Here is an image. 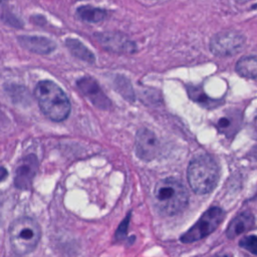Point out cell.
<instances>
[{
    "mask_svg": "<svg viewBox=\"0 0 257 257\" xmlns=\"http://www.w3.org/2000/svg\"><path fill=\"white\" fill-rule=\"evenodd\" d=\"M240 247L246 249L247 251H249L252 254H256L257 253V239L255 235H250V236H246L243 239L240 240L239 242Z\"/></svg>",
    "mask_w": 257,
    "mask_h": 257,
    "instance_id": "16",
    "label": "cell"
},
{
    "mask_svg": "<svg viewBox=\"0 0 257 257\" xmlns=\"http://www.w3.org/2000/svg\"><path fill=\"white\" fill-rule=\"evenodd\" d=\"M38 161L34 155H28L23 158L15 171L14 184L18 189L28 190L32 186L33 179L37 173Z\"/></svg>",
    "mask_w": 257,
    "mask_h": 257,
    "instance_id": "8",
    "label": "cell"
},
{
    "mask_svg": "<svg viewBox=\"0 0 257 257\" xmlns=\"http://www.w3.org/2000/svg\"><path fill=\"white\" fill-rule=\"evenodd\" d=\"M213 257H232V256L230 254H227V253H221V254L214 255Z\"/></svg>",
    "mask_w": 257,
    "mask_h": 257,
    "instance_id": "20",
    "label": "cell"
},
{
    "mask_svg": "<svg viewBox=\"0 0 257 257\" xmlns=\"http://www.w3.org/2000/svg\"><path fill=\"white\" fill-rule=\"evenodd\" d=\"M128 220H130V216H127V218L124 219L123 222L119 225L118 230H117V233H116V236H117L118 238H123V236L125 235V233H126V228H127V224H128Z\"/></svg>",
    "mask_w": 257,
    "mask_h": 257,
    "instance_id": "18",
    "label": "cell"
},
{
    "mask_svg": "<svg viewBox=\"0 0 257 257\" xmlns=\"http://www.w3.org/2000/svg\"><path fill=\"white\" fill-rule=\"evenodd\" d=\"M7 176H8V172H7V170H6L5 168H3V167H1V166H0V182H1V181H3L4 179H6V178H7Z\"/></svg>",
    "mask_w": 257,
    "mask_h": 257,
    "instance_id": "19",
    "label": "cell"
},
{
    "mask_svg": "<svg viewBox=\"0 0 257 257\" xmlns=\"http://www.w3.org/2000/svg\"><path fill=\"white\" fill-rule=\"evenodd\" d=\"M189 94L191 96L192 99H194L195 101H198L200 103H209L210 99H208V97L204 94V92L196 87H191L189 89Z\"/></svg>",
    "mask_w": 257,
    "mask_h": 257,
    "instance_id": "17",
    "label": "cell"
},
{
    "mask_svg": "<svg viewBox=\"0 0 257 257\" xmlns=\"http://www.w3.org/2000/svg\"><path fill=\"white\" fill-rule=\"evenodd\" d=\"M241 117L240 115H224L220 117L216 123L217 130L224 134L228 138H232L240 127Z\"/></svg>",
    "mask_w": 257,
    "mask_h": 257,
    "instance_id": "12",
    "label": "cell"
},
{
    "mask_svg": "<svg viewBox=\"0 0 257 257\" xmlns=\"http://www.w3.org/2000/svg\"><path fill=\"white\" fill-rule=\"evenodd\" d=\"M225 218V212L218 207L207 210L202 217L185 234L181 236L183 243H193L205 238L220 226Z\"/></svg>",
    "mask_w": 257,
    "mask_h": 257,
    "instance_id": "5",
    "label": "cell"
},
{
    "mask_svg": "<svg viewBox=\"0 0 257 257\" xmlns=\"http://www.w3.org/2000/svg\"><path fill=\"white\" fill-rule=\"evenodd\" d=\"M153 196L159 212L169 216L182 212L189 201V193L184 184L171 177L162 179L156 184Z\"/></svg>",
    "mask_w": 257,
    "mask_h": 257,
    "instance_id": "1",
    "label": "cell"
},
{
    "mask_svg": "<svg viewBox=\"0 0 257 257\" xmlns=\"http://www.w3.org/2000/svg\"><path fill=\"white\" fill-rule=\"evenodd\" d=\"M237 72L248 78H256L257 74V62L255 56H246L241 58L236 64Z\"/></svg>",
    "mask_w": 257,
    "mask_h": 257,
    "instance_id": "13",
    "label": "cell"
},
{
    "mask_svg": "<svg viewBox=\"0 0 257 257\" xmlns=\"http://www.w3.org/2000/svg\"><path fill=\"white\" fill-rule=\"evenodd\" d=\"M219 166L215 159L207 154L195 157L189 164L187 178L190 187L198 195L212 192L219 180Z\"/></svg>",
    "mask_w": 257,
    "mask_h": 257,
    "instance_id": "3",
    "label": "cell"
},
{
    "mask_svg": "<svg viewBox=\"0 0 257 257\" xmlns=\"http://www.w3.org/2000/svg\"><path fill=\"white\" fill-rule=\"evenodd\" d=\"M9 237L13 251L18 255H26L37 247L41 229L34 219L20 217L10 225Z\"/></svg>",
    "mask_w": 257,
    "mask_h": 257,
    "instance_id": "4",
    "label": "cell"
},
{
    "mask_svg": "<svg viewBox=\"0 0 257 257\" xmlns=\"http://www.w3.org/2000/svg\"><path fill=\"white\" fill-rule=\"evenodd\" d=\"M41 111L53 121L64 120L70 112V102L64 91L50 80L37 83L34 90Z\"/></svg>",
    "mask_w": 257,
    "mask_h": 257,
    "instance_id": "2",
    "label": "cell"
},
{
    "mask_svg": "<svg viewBox=\"0 0 257 257\" xmlns=\"http://www.w3.org/2000/svg\"><path fill=\"white\" fill-rule=\"evenodd\" d=\"M66 46L70 50V52L80 58L83 61L92 63L94 61V56L90 50H88L81 42L77 41L76 39H68L66 41Z\"/></svg>",
    "mask_w": 257,
    "mask_h": 257,
    "instance_id": "14",
    "label": "cell"
},
{
    "mask_svg": "<svg viewBox=\"0 0 257 257\" xmlns=\"http://www.w3.org/2000/svg\"><path fill=\"white\" fill-rule=\"evenodd\" d=\"M77 85L83 94H85L94 105L100 108H107L109 106L110 102L108 98L101 91L100 87L93 78L88 76L82 77L77 81Z\"/></svg>",
    "mask_w": 257,
    "mask_h": 257,
    "instance_id": "9",
    "label": "cell"
},
{
    "mask_svg": "<svg viewBox=\"0 0 257 257\" xmlns=\"http://www.w3.org/2000/svg\"><path fill=\"white\" fill-rule=\"evenodd\" d=\"M18 41L24 48L37 54H48L55 49V43L41 36H20Z\"/></svg>",
    "mask_w": 257,
    "mask_h": 257,
    "instance_id": "10",
    "label": "cell"
},
{
    "mask_svg": "<svg viewBox=\"0 0 257 257\" xmlns=\"http://www.w3.org/2000/svg\"><path fill=\"white\" fill-rule=\"evenodd\" d=\"M77 14L84 21L96 23L104 18L105 12L99 8H94L91 6H81L77 9Z\"/></svg>",
    "mask_w": 257,
    "mask_h": 257,
    "instance_id": "15",
    "label": "cell"
},
{
    "mask_svg": "<svg viewBox=\"0 0 257 257\" xmlns=\"http://www.w3.org/2000/svg\"><path fill=\"white\" fill-rule=\"evenodd\" d=\"M255 223L254 216L250 212H243L237 215L229 224L226 235L229 239L236 238L237 236L249 231Z\"/></svg>",
    "mask_w": 257,
    "mask_h": 257,
    "instance_id": "11",
    "label": "cell"
},
{
    "mask_svg": "<svg viewBox=\"0 0 257 257\" xmlns=\"http://www.w3.org/2000/svg\"><path fill=\"white\" fill-rule=\"evenodd\" d=\"M160 150L156 135L148 128H140L136 135V154L144 161L154 160Z\"/></svg>",
    "mask_w": 257,
    "mask_h": 257,
    "instance_id": "7",
    "label": "cell"
},
{
    "mask_svg": "<svg viewBox=\"0 0 257 257\" xmlns=\"http://www.w3.org/2000/svg\"><path fill=\"white\" fill-rule=\"evenodd\" d=\"M245 38L235 31H226L216 34L211 42L210 49L215 55L231 56L238 53L244 46Z\"/></svg>",
    "mask_w": 257,
    "mask_h": 257,
    "instance_id": "6",
    "label": "cell"
},
{
    "mask_svg": "<svg viewBox=\"0 0 257 257\" xmlns=\"http://www.w3.org/2000/svg\"><path fill=\"white\" fill-rule=\"evenodd\" d=\"M238 1H240V2H245V1H247V0H238Z\"/></svg>",
    "mask_w": 257,
    "mask_h": 257,
    "instance_id": "21",
    "label": "cell"
}]
</instances>
